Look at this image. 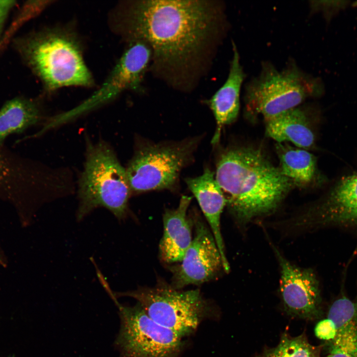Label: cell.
<instances>
[{"label": "cell", "instance_id": "cell-17", "mask_svg": "<svg viewBox=\"0 0 357 357\" xmlns=\"http://www.w3.org/2000/svg\"><path fill=\"white\" fill-rule=\"evenodd\" d=\"M327 318L334 323L336 334L330 342V353H343L357 357V300L342 294L331 305Z\"/></svg>", "mask_w": 357, "mask_h": 357}, {"label": "cell", "instance_id": "cell-6", "mask_svg": "<svg viewBox=\"0 0 357 357\" xmlns=\"http://www.w3.org/2000/svg\"><path fill=\"white\" fill-rule=\"evenodd\" d=\"M113 294L116 298H135L151 319L182 338L194 333L201 321L214 314L198 289L181 291L164 282L154 287Z\"/></svg>", "mask_w": 357, "mask_h": 357}, {"label": "cell", "instance_id": "cell-25", "mask_svg": "<svg viewBox=\"0 0 357 357\" xmlns=\"http://www.w3.org/2000/svg\"><path fill=\"white\" fill-rule=\"evenodd\" d=\"M352 5L353 7H357V1H356L354 2H353L352 3Z\"/></svg>", "mask_w": 357, "mask_h": 357}, {"label": "cell", "instance_id": "cell-13", "mask_svg": "<svg viewBox=\"0 0 357 357\" xmlns=\"http://www.w3.org/2000/svg\"><path fill=\"white\" fill-rule=\"evenodd\" d=\"M185 182L196 198L211 227L222 257L223 268L226 272H228L230 265L226 256L220 225L221 215L226 205V200L216 181L214 173L207 168L202 175L193 178H187Z\"/></svg>", "mask_w": 357, "mask_h": 357}, {"label": "cell", "instance_id": "cell-2", "mask_svg": "<svg viewBox=\"0 0 357 357\" xmlns=\"http://www.w3.org/2000/svg\"><path fill=\"white\" fill-rule=\"evenodd\" d=\"M215 179L231 213L243 225L274 212L294 185L261 150L253 147H231L223 151Z\"/></svg>", "mask_w": 357, "mask_h": 357}, {"label": "cell", "instance_id": "cell-23", "mask_svg": "<svg viewBox=\"0 0 357 357\" xmlns=\"http://www.w3.org/2000/svg\"><path fill=\"white\" fill-rule=\"evenodd\" d=\"M14 2L13 0H0V35L8 13Z\"/></svg>", "mask_w": 357, "mask_h": 357}, {"label": "cell", "instance_id": "cell-14", "mask_svg": "<svg viewBox=\"0 0 357 357\" xmlns=\"http://www.w3.org/2000/svg\"><path fill=\"white\" fill-rule=\"evenodd\" d=\"M232 49L233 57L228 76L223 85L208 101L217 122V129L212 140L214 144L218 142L222 127L234 122L239 111L240 90L246 74L234 41Z\"/></svg>", "mask_w": 357, "mask_h": 357}, {"label": "cell", "instance_id": "cell-18", "mask_svg": "<svg viewBox=\"0 0 357 357\" xmlns=\"http://www.w3.org/2000/svg\"><path fill=\"white\" fill-rule=\"evenodd\" d=\"M282 174L294 184L306 186L310 183L316 173V159L306 150L292 147L285 143L276 145Z\"/></svg>", "mask_w": 357, "mask_h": 357}, {"label": "cell", "instance_id": "cell-24", "mask_svg": "<svg viewBox=\"0 0 357 357\" xmlns=\"http://www.w3.org/2000/svg\"><path fill=\"white\" fill-rule=\"evenodd\" d=\"M324 357H353L348 354L343 353H330L328 356Z\"/></svg>", "mask_w": 357, "mask_h": 357}, {"label": "cell", "instance_id": "cell-15", "mask_svg": "<svg viewBox=\"0 0 357 357\" xmlns=\"http://www.w3.org/2000/svg\"><path fill=\"white\" fill-rule=\"evenodd\" d=\"M191 200V197L182 196L177 208L167 209L163 215L159 253L165 262H181L191 243L193 221L186 214Z\"/></svg>", "mask_w": 357, "mask_h": 357}, {"label": "cell", "instance_id": "cell-8", "mask_svg": "<svg viewBox=\"0 0 357 357\" xmlns=\"http://www.w3.org/2000/svg\"><path fill=\"white\" fill-rule=\"evenodd\" d=\"M198 139L140 147L126 170L131 191L171 189L181 170L190 162Z\"/></svg>", "mask_w": 357, "mask_h": 357}, {"label": "cell", "instance_id": "cell-16", "mask_svg": "<svg viewBox=\"0 0 357 357\" xmlns=\"http://www.w3.org/2000/svg\"><path fill=\"white\" fill-rule=\"evenodd\" d=\"M265 122L266 135L277 143L290 142L305 150L314 145L315 136L307 114L300 107L288 110Z\"/></svg>", "mask_w": 357, "mask_h": 357}, {"label": "cell", "instance_id": "cell-4", "mask_svg": "<svg viewBox=\"0 0 357 357\" xmlns=\"http://www.w3.org/2000/svg\"><path fill=\"white\" fill-rule=\"evenodd\" d=\"M325 92L322 80L302 71L293 60L281 70L262 63L259 75L245 87V112L266 120Z\"/></svg>", "mask_w": 357, "mask_h": 357}, {"label": "cell", "instance_id": "cell-10", "mask_svg": "<svg viewBox=\"0 0 357 357\" xmlns=\"http://www.w3.org/2000/svg\"><path fill=\"white\" fill-rule=\"evenodd\" d=\"M298 228H331L357 237V173L342 178L325 197L294 221Z\"/></svg>", "mask_w": 357, "mask_h": 357}, {"label": "cell", "instance_id": "cell-3", "mask_svg": "<svg viewBox=\"0 0 357 357\" xmlns=\"http://www.w3.org/2000/svg\"><path fill=\"white\" fill-rule=\"evenodd\" d=\"M83 48L77 33L67 26L48 28L30 41L29 62L48 93L66 87L94 86Z\"/></svg>", "mask_w": 357, "mask_h": 357}, {"label": "cell", "instance_id": "cell-22", "mask_svg": "<svg viewBox=\"0 0 357 357\" xmlns=\"http://www.w3.org/2000/svg\"><path fill=\"white\" fill-rule=\"evenodd\" d=\"M314 333L318 338L331 341L336 336V330L333 321L327 318L317 323L314 328Z\"/></svg>", "mask_w": 357, "mask_h": 357}, {"label": "cell", "instance_id": "cell-12", "mask_svg": "<svg viewBox=\"0 0 357 357\" xmlns=\"http://www.w3.org/2000/svg\"><path fill=\"white\" fill-rule=\"evenodd\" d=\"M280 267V292L285 310L289 315L313 319L319 314L321 303L319 281L309 268L298 267L273 247Z\"/></svg>", "mask_w": 357, "mask_h": 357}, {"label": "cell", "instance_id": "cell-1", "mask_svg": "<svg viewBox=\"0 0 357 357\" xmlns=\"http://www.w3.org/2000/svg\"><path fill=\"white\" fill-rule=\"evenodd\" d=\"M224 4L210 0H129L109 16L111 29L152 52L153 71L178 89L194 84L228 29Z\"/></svg>", "mask_w": 357, "mask_h": 357}, {"label": "cell", "instance_id": "cell-19", "mask_svg": "<svg viewBox=\"0 0 357 357\" xmlns=\"http://www.w3.org/2000/svg\"><path fill=\"white\" fill-rule=\"evenodd\" d=\"M41 115L39 106L32 101H8L0 110V144L9 135L22 132L38 123Z\"/></svg>", "mask_w": 357, "mask_h": 357}, {"label": "cell", "instance_id": "cell-11", "mask_svg": "<svg viewBox=\"0 0 357 357\" xmlns=\"http://www.w3.org/2000/svg\"><path fill=\"white\" fill-rule=\"evenodd\" d=\"M195 235L178 266L172 270L171 286L179 290L200 285L214 278L222 267V257L214 236L198 215L192 218Z\"/></svg>", "mask_w": 357, "mask_h": 357}, {"label": "cell", "instance_id": "cell-9", "mask_svg": "<svg viewBox=\"0 0 357 357\" xmlns=\"http://www.w3.org/2000/svg\"><path fill=\"white\" fill-rule=\"evenodd\" d=\"M120 326L115 345L120 357H178L184 342L151 319L141 306L117 304Z\"/></svg>", "mask_w": 357, "mask_h": 357}, {"label": "cell", "instance_id": "cell-7", "mask_svg": "<svg viewBox=\"0 0 357 357\" xmlns=\"http://www.w3.org/2000/svg\"><path fill=\"white\" fill-rule=\"evenodd\" d=\"M151 59L152 52L147 44L139 41L128 43L101 86L79 105L48 119L41 132L44 133L101 107L125 90L140 91Z\"/></svg>", "mask_w": 357, "mask_h": 357}, {"label": "cell", "instance_id": "cell-20", "mask_svg": "<svg viewBox=\"0 0 357 357\" xmlns=\"http://www.w3.org/2000/svg\"><path fill=\"white\" fill-rule=\"evenodd\" d=\"M317 353L304 334L293 337L285 333L276 347L265 350L256 357H317Z\"/></svg>", "mask_w": 357, "mask_h": 357}, {"label": "cell", "instance_id": "cell-21", "mask_svg": "<svg viewBox=\"0 0 357 357\" xmlns=\"http://www.w3.org/2000/svg\"><path fill=\"white\" fill-rule=\"evenodd\" d=\"M350 1L349 0H312L309 1L310 13L321 12L326 22L329 23L332 19L341 10L346 8Z\"/></svg>", "mask_w": 357, "mask_h": 357}, {"label": "cell", "instance_id": "cell-5", "mask_svg": "<svg viewBox=\"0 0 357 357\" xmlns=\"http://www.w3.org/2000/svg\"><path fill=\"white\" fill-rule=\"evenodd\" d=\"M131 189L126 170L112 148L104 142L88 144L78 188L77 219L103 207L119 220L127 214Z\"/></svg>", "mask_w": 357, "mask_h": 357}]
</instances>
